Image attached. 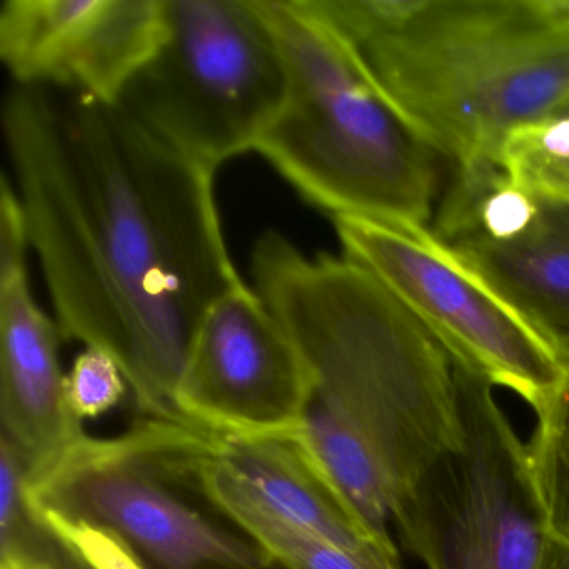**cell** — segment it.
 <instances>
[{"instance_id":"21","label":"cell","mask_w":569,"mask_h":569,"mask_svg":"<svg viewBox=\"0 0 569 569\" xmlns=\"http://www.w3.org/2000/svg\"><path fill=\"white\" fill-rule=\"evenodd\" d=\"M539 569H569V542L551 536Z\"/></svg>"},{"instance_id":"1","label":"cell","mask_w":569,"mask_h":569,"mask_svg":"<svg viewBox=\"0 0 569 569\" xmlns=\"http://www.w3.org/2000/svg\"><path fill=\"white\" fill-rule=\"evenodd\" d=\"M2 128L61 338L108 352L146 418L184 421L176 389L196 331L244 284L216 172L119 102L76 92L12 86Z\"/></svg>"},{"instance_id":"3","label":"cell","mask_w":569,"mask_h":569,"mask_svg":"<svg viewBox=\"0 0 569 569\" xmlns=\"http://www.w3.org/2000/svg\"><path fill=\"white\" fill-rule=\"evenodd\" d=\"M455 168L499 169L509 136L569 116V0H308Z\"/></svg>"},{"instance_id":"18","label":"cell","mask_w":569,"mask_h":569,"mask_svg":"<svg viewBox=\"0 0 569 569\" xmlns=\"http://www.w3.org/2000/svg\"><path fill=\"white\" fill-rule=\"evenodd\" d=\"M128 382L118 362L101 349L86 348L66 375V398L76 418H99L119 405Z\"/></svg>"},{"instance_id":"10","label":"cell","mask_w":569,"mask_h":569,"mask_svg":"<svg viewBox=\"0 0 569 569\" xmlns=\"http://www.w3.org/2000/svg\"><path fill=\"white\" fill-rule=\"evenodd\" d=\"M309 401L305 361L256 289L241 284L202 319L176 405L186 422L219 436L299 431Z\"/></svg>"},{"instance_id":"17","label":"cell","mask_w":569,"mask_h":569,"mask_svg":"<svg viewBox=\"0 0 569 569\" xmlns=\"http://www.w3.org/2000/svg\"><path fill=\"white\" fill-rule=\"evenodd\" d=\"M42 528L29 498V475L11 445L0 438V562L28 552Z\"/></svg>"},{"instance_id":"9","label":"cell","mask_w":569,"mask_h":569,"mask_svg":"<svg viewBox=\"0 0 569 569\" xmlns=\"http://www.w3.org/2000/svg\"><path fill=\"white\" fill-rule=\"evenodd\" d=\"M562 356L569 351V201L499 169L456 174L431 229Z\"/></svg>"},{"instance_id":"6","label":"cell","mask_w":569,"mask_h":569,"mask_svg":"<svg viewBox=\"0 0 569 569\" xmlns=\"http://www.w3.org/2000/svg\"><path fill=\"white\" fill-rule=\"evenodd\" d=\"M286 88L284 56L261 0H166L161 41L119 104L216 172L256 151Z\"/></svg>"},{"instance_id":"20","label":"cell","mask_w":569,"mask_h":569,"mask_svg":"<svg viewBox=\"0 0 569 569\" xmlns=\"http://www.w3.org/2000/svg\"><path fill=\"white\" fill-rule=\"evenodd\" d=\"M11 562H18L24 569H98L74 546L61 538L44 519L41 532L24 558Z\"/></svg>"},{"instance_id":"16","label":"cell","mask_w":569,"mask_h":569,"mask_svg":"<svg viewBox=\"0 0 569 569\" xmlns=\"http://www.w3.org/2000/svg\"><path fill=\"white\" fill-rule=\"evenodd\" d=\"M498 168L531 194L569 201V116L546 119L509 136Z\"/></svg>"},{"instance_id":"4","label":"cell","mask_w":569,"mask_h":569,"mask_svg":"<svg viewBox=\"0 0 569 569\" xmlns=\"http://www.w3.org/2000/svg\"><path fill=\"white\" fill-rule=\"evenodd\" d=\"M261 2L288 88L254 152L332 221L426 226L441 156L308 0Z\"/></svg>"},{"instance_id":"19","label":"cell","mask_w":569,"mask_h":569,"mask_svg":"<svg viewBox=\"0 0 569 569\" xmlns=\"http://www.w3.org/2000/svg\"><path fill=\"white\" fill-rule=\"evenodd\" d=\"M32 249L28 216L14 182L2 176L0 188V281L28 272Z\"/></svg>"},{"instance_id":"13","label":"cell","mask_w":569,"mask_h":569,"mask_svg":"<svg viewBox=\"0 0 569 569\" xmlns=\"http://www.w3.org/2000/svg\"><path fill=\"white\" fill-rule=\"evenodd\" d=\"M209 479L251 505L346 548L391 538L369 528L299 431L216 435Z\"/></svg>"},{"instance_id":"14","label":"cell","mask_w":569,"mask_h":569,"mask_svg":"<svg viewBox=\"0 0 569 569\" xmlns=\"http://www.w3.org/2000/svg\"><path fill=\"white\" fill-rule=\"evenodd\" d=\"M211 482V481H209ZM236 521L286 569H401L391 538L375 539L361 548H346L301 526L284 521L228 489L212 485Z\"/></svg>"},{"instance_id":"22","label":"cell","mask_w":569,"mask_h":569,"mask_svg":"<svg viewBox=\"0 0 569 569\" xmlns=\"http://www.w3.org/2000/svg\"><path fill=\"white\" fill-rule=\"evenodd\" d=\"M0 569H24L18 562H0Z\"/></svg>"},{"instance_id":"12","label":"cell","mask_w":569,"mask_h":569,"mask_svg":"<svg viewBox=\"0 0 569 569\" xmlns=\"http://www.w3.org/2000/svg\"><path fill=\"white\" fill-rule=\"evenodd\" d=\"M59 339L28 272L0 281V438L18 452L29 481L86 436L66 398Z\"/></svg>"},{"instance_id":"15","label":"cell","mask_w":569,"mask_h":569,"mask_svg":"<svg viewBox=\"0 0 569 569\" xmlns=\"http://www.w3.org/2000/svg\"><path fill=\"white\" fill-rule=\"evenodd\" d=\"M536 418L538 425L528 445L532 478L549 531L569 542V351L561 385Z\"/></svg>"},{"instance_id":"5","label":"cell","mask_w":569,"mask_h":569,"mask_svg":"<svg viewBox=\"0 0 569 569\" xmlns=\"http://www.w3.org/2000/svg\"><path fill=\"white\" fill-rule=\"evenodd\" d=\"M214 448V432L146 418L86 435L29 481V498L98 569H286L212 491Z\"/></svg>"},{"instance_id":"8","label":"cell","mask_w":569,"mask_h":569,"mask_svg":"<svg viewBox=\"0 0 569 569\" xmlns=\"http://www.w3.org/2000/svg\"><path fill=\"white\" fill-rule=\"evenodd\" d=\"M342 254L375 274L468 371L545 408L565 356L428 226L335 219Z\"/></svg>"},{"instance_id":"11","label":"cell","mask_w":569,"mask_h":569,"mask_svg":"<svg viewBox=\"0 0 569 569\" xmlns=\"http://www.w3.org/2000/svg\"><path fill=\"white\" fill-rule=\"evenodd\" d=\"M166 28V0H8L0 58L14 86L119 102Z\"/></svg>"},{"instance_id":"2","label":"cell","mask_w":569,"mask_h":569,"mask_svg":"<svg viewBox=\"0 0 569 569\" xmlns=\"http://www.w3.org/2000/svg\"><path fill=\"white\" fill-rule=\"evenodd\" d=\"M251 268L308 371L299 435L369 528L388 538L399 499L458 439L455 359L348 256H308L268 232Z\"/></svg>"},{"instance_id":"7","label":"cell","mask_w":569,"mask_h":569,"mask_svg":"<svg viewBox=\"0 0 569 569\" xmlns=\"http://www.w3.org/2000/svg\"><path fill=\"white\" fill-rule=\"evenodd\" d=\"M455 365L458 439L399 499L392 519L428 569H539L552 535L528 445L495 386Z\"/></svg>"}]
</instances>
